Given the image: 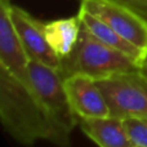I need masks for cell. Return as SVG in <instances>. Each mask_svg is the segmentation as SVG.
<instances>
[{
	"label": "cell",
	"instance_id": "obj_6",
	"mask_svg": "<svg viewBox=\"0 0 147 147\" xmlns=\"http://www.w3.org/2000/svg\"><path fill=\"white\" fill-rule=\"evenodd\" d=\"M63 86L70 106L79 119L111 115L109 103L93 78L83 74H72L63 79Z\"/></svg>",
	"mask_w": 147,
	"mask_h": 147
},
{
	"label": "cell",
	"instance_id": "obj_1",
	"mask_svg": "<svg viewBox=\"0 0 147 147\" xmlns=\"http://www.w3.org/2000/svg\"><path fill=\"white\" fill-rule=\"evenodd\" d=\"M0 117L5 130L22 145L43 140L69 147L79 117L70 106L57 69L30 61L22 75L0 67Z\"/></svg>",
	"mask_w": 147,
	"mask_h": 147
},
{
	"label": "cell",
	"instance_id": "obj_13",
	"mask_svg": "<svg viewBox=\"0 0 147 147\" xmlns=\"http://www.w3.org/2000/svg\"><path fill=\"white\" fill-rule=\"evenodd\" d=\"M142 71L147 75V58H146V61L143 62V65H142Z\"/></svg>",
	"mask_w": 147,
	"mask_h": 147
},
{
	"label": "cell",
	"instance_id": "obj_10",
	"mask_svg": "<svg viewBox=\"0 0 147 147\" xmlns=\"http://www.w3.org/2000/svg\"><path fill=\"white\" fill-rule=\"evenodd\" d=\"M47 40L61 61L72 53L81 32V21L79 16L44 23Z\"/></svg>",
	"mask_w": 147,
	"mask_h": 147
},
{
	"label": "cell",
	"instance_id": "obj_4",
	"mask_svg": "<svg viewBox=\"0 0 147 147\" xmlns=\"http://www.w3.org/2000/svg\"><path fill=\"white\" fill-rule=\"evenodd\" d=\"M80 8L92 13L119 35L147 53V20L114 0H80Z\"/></svg>",
	"mask_w": 147,
	"mask_h": 147
},
{
	"label": "cell",
	"instance_id": "obj_7",
	"mask_svg": "<svg viewBox=\"0 0 147 147\" xmlns=\"http://www.w3.org/2000/svg\"><path fill=\"white\" fill-rule=\"evenodd\" d=\"M10 1L0 0V67L17 75L27 71L30 58L10 18Z\"/></svg>",
	"mask_w": 147,
	"mask_h": 147
},
{
	"label": "cell",
	"instance_id": "obj_2",
	"mask_svg": "<svg viewBox=\"0 0 147 147\" xmlns=\"http://www.w3.org/2000/svg\"><path fill=\"white\" fill-rule=\"evenodd\" d=\"M141 69L142 63L138 59L102 43L81 25L78 44L72 53L61 61L59 74L63 79L72 74H83L99 80Z\"/></svg>",
	"mask_w": 147,
	"mask_h": 147
},
{
	"label": "cell",
	"instance_id": "obj_5",
	"mask_svg": "<svg viewBox=\"0 0 147 147\" xmlns=\"http://www.w3.org/2000/svg\"><path fill=\"white\" fill-rule=\"evenodd\" d=\"M9 12L21 44L30 61L48 65L59 71L61 58L56 54L47 40L44 23L17 5L10 4Z\"/></svg>",
	"mask_w": 147,
	"mask_h": 147
},
{
	"label": "cell",
	"instance_id": "obj_11",
	"mask_svg": "<svg viewBox=\"0 0 147 147\" xmlns=\"http://www.w3.org/2000/svg\"><path fill=\"white\" fill-rule=\"evenodd\" d=\"M128 137L134 147H147V117L128 116L123 119Z\"/></svg>",
	"mask_w": 147,
	"mask_h": 147
},
{
	"label": "cell",
	"instance_id": "obj_14",
	"mask_svg": "<svg viewBox=\"0 0 147 147\" xmlns=\"http://www.w3.org/2000/svg\"><path fill=\"white\" fill-rule=\"evenodd\" d=\"M5 1H10V0H5Z\"/></svg>",
	"mask_w": 147,
	"mask_h": 147
},
{
	"label": "cell",
	"instance_id": "obj_9",
	"mask_svg": "<svg viewBox=\"0 0 147 147\" xmlns=\"http://www.w3.org/2000/svg\"><path fill=\"white\" fill-rule=\"evenodd\" d=\"M78 16L81 21L83 27H85L86 30L93 36H96L98 40H101L102 43L107 44V45L112 47V48L117 49V51H121V52H124V53L129 54V56L134 57L136 59H138V61L143 65V62H145L147 58V53L145 51H142V49L138 48L137 45H134V44H132L130 41H128L127 39H124L121 35H119L115 30H112L107 23H105L103 21L97 18L96 16H93L92 13L86 12L83 8H79Z\"/></svg>",
	"mask_w": 147,
	"mask_h": 147
},
{
	"label": "cell",
	"instance_id": "obj_12",
	"mask_svg": "<svg viewBox=\"0 0 147 147\" xmlns=\"http://www.w3.org/2000/svg\"><path fill=\"white\" fill-rule=\"evenodd\" d=\"M114 1L130 8L147 20V0H114Z\"/></svg>",
	"mask_w": 147,
	"mask_h": 147
},
{
	"label": "cell",
	"instance_id": "obj_8",
	"mask_svg": "<svg viewBox=\"0 0 147 147\" xmlns=\"http://www.w3.org/2000/svg\"><path fill=\"white\" fill-rule=\"evenodd\" d=\"M81 130L99 147H134L128 137L123 117L110 115L106 117L79 119Z\"/></svg>",
	"mask_w": 147,
	"mask_h": 147
},
{
	"label": "cell",
	"instance_id": "obj_3",
	"mask_svg": "<svg viewBox=\"0 0 147 147\" xmlns=\"http://www.w3.org/2000/svg\"><path fill=\"white\" fill-rule=\"evenodd\" d=\"M111 115L119 117H147V75L141 70L96 80Z\"/></svg>",
	"mask_w": 147,
	"mask_h": 147
}]
</instances>
